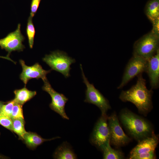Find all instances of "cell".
<instances>
[{
  "instance_id": "cell-7",
  "label": "cell",
  "mask_w": 159,
  "mask_h": 159,
  "mask_svg": "<svg viewBox=\"0 0 159 159\" xmlns=\"http://www.w3.org/2000/svg\"><path fill=\"white\" fill-rule=\"evenodd\" d=\"M110 133V143L117 148L125 146L130 141V139L124 132L115 113L108 117Z\"/></svg>"
},
{
  "instance_id": "cell-21",
  "label": "cell",
  "mask_w": 159,
  "mask_h": 159,
  "mask_svg": "<svg viewBox=\"0 0 159 159\" xmlns=\"http://www.w3.org/2000/svg\"><path fill=\"white\" fill-rule=\"evenodd\" d=\"M15 103L14 99L5 102L2 106L0 114L11 117Z\"/></svg>"
},
{
  "instance_id": "cell-10",
  "label": "cell",
  "mask_w": 159,
  "mask_h": 159,
  "mask_svg": "<svg viewBox=\"0 0 159 159\" xmlns=\"http://www.w3.org/2000/svg\"><path fill=\"white\" fill-rule=\"evenodd\" d=\"M25 38L21 31V24H19L16 30L9 33L5 37L0 39V47L8 52L7 56L12 51L21 52L25 48L22 42Z\"/></svg>"
},
{
  "instance_id": "cell-4",
  "label": "cell",
  "mask_w": 159,
  "mask_h": 159,
  "mask_svg": "<svg viewBox=\"0 0 159 159\" xmlns=\"http://www.w3.org/2000/svg\"><path fill=\"white\" fill-rule=\"evenodd\" d=\"M159 37L152 32L145 35L135 43L133 54L148 61L159 49Z\"/></svg>"
},
{
  "instance_id": "cell-18",
  "label": "cell",
  "mask_w": 159,
  "mask_h": 159,
  "mask_svg": "<svg viewBox=\"0 0 159 159\" xmlns=\"http://www.w3.org/2000/svg\"><path fill=\"white\" fill-rule=\"evenodd\" d=\"M145 11L151 22L159 18V0H149L145 8Z\"/></svg>"
},
{
  "instance_id": "cell-26",
  "label": "cell",
  "mask_w": 159,
  "mask_h": 159,
  "mask_svg": "<svg viewBox=\"0 0 159 159\" xmlns=\"http://www.w3.org/2000/svg\"><path fill=\"white\" fill-rule=\"evenodd\" d=\"M153 24V29L151 32L156 36L159 37V18L152 22Z\"/></svg>"
},
{
  "instance_id": "cell-20",
  "label": "cell",
  "mask_w": 159,
  "mask_h": 159,
  "mask_svg": "<svg viewBox=\"0 0 159 159\" xmlns=\"http://www.w3.org/2000/svg\"><path fill=\"white\" fill-rule=\"evenodd\" d=\"M32 18L30 16L29 17L26 28V33L28 39L29 47L31 49L33 48L35 33V30Z\"/></svg>"
},
{
  "instance_id": "cell-6",
  "label": "cell",
  "mask_w": 159,
  "mask_h": 159,
  "mask_svg": "<svg viewBox=\"0 0 159 159\" xmlns=\"http://www.w3.org/2000/svg\"><path fill=\"white\" fill-rule=\"evenodd\" d=\"M147 60L137 55H133L127 63L121 83L118 89L122 88L135 76L145 72Z\"/></svg>"
},
{
  "instance_id": "cell-1",
  "label": "cell",
  "mask_w": 159,
  "mask_h": 159,
  "mask_svg": "<svg viewBox=\"0 0 159 159\" xmlns=\"http://www.w3.org/2000/svg\"><path fill=\"white\" fill-rule=\"evenodd\" d=\"M137 76L136 84L127 90H122L119 98L122 102H132L136 107L140 114L146 116L153 108V92L151 89H147L142 74Z\"/></svg>"
},
{
  "instance_id": "cell-11",
  "label": "cell",
  "mask_w": 159,
  "mask_h": 159,
  "mask_svg": "<svg viewBox=\"0 0 159 159\" xmlns=\"http://www.w3.org/2000/svg\"><path fill=\"white\" fill-rule=\"evenodd\" d=\"M19 63L22 68V71L20 75V78L26 86L29 81L32 79H42L43 81L46 79V75L52 70L44 69L39 63H36L31 66L26 64L24 61L20 59Z\"/></svg>"
},
{
  "instance_id": "cell-28",
  "label": "cell",
  "mask_w": 159,
  "mask_h": 159,
  "mask_svg": "<svg viewBox=\"0 0 159 159\" xmlns=\"http://www.w3.org/2000/svg\"><path fill=\"white\" fill-rule=\"evenodd\" d=\"M5 102H4L3 101H0V113H1V109L2 107L3 104L5 103Z\"/></svg>"
},
{
  "instance_id": "cell-3",
  "label": "cell",
  "mask_w": 159,
  "mask_h": 159,
  "mask_svg": "<svg viewBox=\"0 0 159 159\" xmlns=\"http://www.w3.org/2000/svg\"><path fill=\"white\" fill-rule=\"evenodd\" d=\"M42 60L52 70L61 73L66 78L70 76V65L75 62L74 59L69 57L65 53L58 50L45 55Z\"/></svg>"
},
{
  "instance_id": "cell-24",
  "label": "cell",
  "mask_w": 159,
  "mask_h": 159,
  "mask_svg": "<svg viewBox=\"0 0 159 159\" xmlns=\"http://www.w3.org/2000/svg\"><path fill=\"white\" fill-rule=\"evenodd\" d=\"M0 125L13 132L12 121L11 117L0 114Z\"/></svg>"
},
{
  "instance_id": "cell-23",
  "label": "cell",
  "mask_w": 159,
  "mask_h": 159,
  "mask_svg": "<svg viewBox=\"0 0 159 159\" xmlns=\"http://www.w3.org/2000/svg\"><path fill=\"white\" fill-rule=\"evenodd\" d=\"M156 158L155 150L150 152L130 155V159H154Z\"/></svg>"
},
{
  "instance_id": "cell-22",
  "label": "cell",
  "mask_w": 159,
  "mask_h": 159,
  "mask_svg": "<svg viewBox=\"0 0 159 159\" xmlns=\"http://www.w3.org/2000/svg\"><path fill=\"white\" fill-rule=\"evenodd\" d=\"M23 105L15 102L11 116V119H24Z\"/></svg>"
},
{
  "instance_id": "cell-12",
  "label": "cell",
  "mask_w": 159,
  "mask_h": 159,
  "mask_svg": "<svg viewBox=\"0 0 159 159\" xmlns=\"http://www.w3.org/2000/svg\"><path fill=\"white\" fill-rule=\"evenodd\" d=\"M149 77L152 89L159 86V49L147 61L146 72Z\"/></svg>"
},
{
  "instance_id": "cell-25",
  "label": "cell",
  "mask_w": 159,
  "mask_h": 159,
  "mask_svg": "<svg viewBox=\"0 0 159 159\" xmlns=\"http://www.w3.org/2000/svg\"><path fill=\"white\" fill-rule=\"evenodd\" d=\"M41 0H32L30 7V16L33 18L36 14Z\"/></svg>"
},
{
  "instance_id": "cell-8",
  "label": "cell",
  "mask_w": 159,
  "mask_h": 159,
  "mask_svg": "<svg viewBox=\"0 0 159 159\" xmlns=\"http://www.w3.org/2000/svg\"><path fill=\"white\" fill-rule=\"evenodd\" d=\"M108 117L106 114H101L95 126L90 137L91 143L99 149L110 140Z\"/></svg>"
},
{
  "instance_id": "cell-16",
  "label": "cell",
  "mask_w": 159,
  "mask_h": 159,
  "mask_svg": "<svg viewBox=\"0 0 159 159\" xmlns=\"http://www.w3.org/2000/svg\"><path fill=\"white\" fill-rule=\"evenodd\" d=\"M15 97L14 99L15 102L23 105L29 101L37 94L36 91L29 90L25 86L23 88L14 90Z\"/></svg>"
},
{
  "instance_id": "cell-27",
  "label": "cell",
  "mask_w": 159,
  "mask_h": 159,
  "mask_svg": "<svg viewBox=\"0 0 159 159\" xmlns=\"http://www.w3.org/2000/svg\"><path fill=\"white\" fill-rule=\"evenodd\" d=\"M0 58H3V59H7L8 60H9V61H11V62H13L15 64H16V62H14V61L12 59H11L8 56H6V57H5V56H0Z\"/></svg>"
},
{
  "instance_id": "cell-19",
  "label": "cell",
  "mask_w": 159,
  "mask_h": 159,
  "mask_svg": "<svg viewBox=\"0 0 159 159\" xmlns=\"http://www.w3.org/2000/svg\"><path fill=\"white\" fill-rule=\"evenodd\" d=\"M13 124V132L18 136L19 139L23 140V137L26 132L25 128V121L24 119H11Z\"/></svg>"
},
{
  "instance_id": "cell-5",
  "label": "cell",
  "mask_w": 159,
  "mask_h": 159,
  "mask_svg": "<svg viewBox=\"0 0 159 159\" xmlns=\"http://www.w3.org/2000/svg\"><path fill=\"white\" fill-rule=\"evenodd\" d=\"M80 66L83 82L87 87L84 102L94 104L97 106L100 110L101 114H106L107 111L111 108L109 101L98 90L95 88L93 84L90 83L85 75L82 64H80Z\"/></svg>"
},
{
  "instance_id": "cell-9",
  "label": "cell",
  "mask_w": 159,
  "mask_h": 159,
  "mask_svg": "<svg viewBox=\"0 0 159 159\" xmlns=\"http://www.w3.org/2000/svg\"><path fill=\"white\" fill-rule=\"evenodd\" d=\"M43 82L44 84L42 87V89L47 92L51 98L52 101L49 105L50 108L59 114L63 119L69 120L65 110V105L68 101V98L63 94L54 90L47 79Z\"/></svg>"
},
{
  "instance_id": "cell-13",
  "label": "cell",
  "mask_w": 159,
  "mask_h": 159,
  "mask_svg": "<svg viewBox=\"0 0 159 159\" xmlns=\"http://www.w3.org/2000/svg\"><path fill=\"white\" fill-rule=\"evenodd\" d=\"M158 142V137L154 132L151 136L138 142L137 145L131 151L130 155L155 150Z\"/></svg>"
},
{
  "instance_id": "cell-2",
  "label": "cell",
  "mask_w": 159,
  "mask_h": 159,
  "mask_svg": "<svg viewBox=\"0 0 159 159\" xmlns=\"http://www.w3.org/2000/svg\"><path fill=\"white\" fill-rule=\"evenodd\" d=\"M119 118L130 135L138 142L151 136L154 132L150 122L127 109L121 111Z\"/></svg>"
},
{
  "instance_id": "cell-15",
  "label": "cell",
  "mask_w": 159,
  "mask_h": 159,
  "mask_svg": "<svg viewBox=\"0 0 159 159\" xmlns=\"http://www.w3.org/2000/svg\"><path fill=\"white\" fill-rule=\"evenodd\" d=\"M53 158L57 159H75L77 156L70 145L64 142L56 150Z\"/></svg>"
},
{
  "instance_id": "cell-14",
  "label": "cell",
  "mask_w": 159,
  "mask_h": 159,
  "mask_svg": "<svg viewBox=\"0 0 159 159\" xmlns=\"http://www.w3.org/2000/svg\"><path fill=\"white\" fill-rule=\"evenodd\" d=\"M59 138L60 137H57L49 139H44L35 132H26L22 140L28 148L34 150L44 142Z\"/></svg>"
},
{
  "instance_id": "cell-17",
  "label": "cell",
  "mask_w": 159,
  "mask_h": 159,
  "mask_svg": "<svg viewBox=\"0 0 159 159\" xmlns=\"http://www.w3.org/2000/svg\"><path fill=\"white\" fill-rule=\"evenodd\" d=\"M103 152L104 159H121L124 156L122 152L112 148L110 145V140L103 145L100 148Z\"/></svg>"
}]
</instances>
